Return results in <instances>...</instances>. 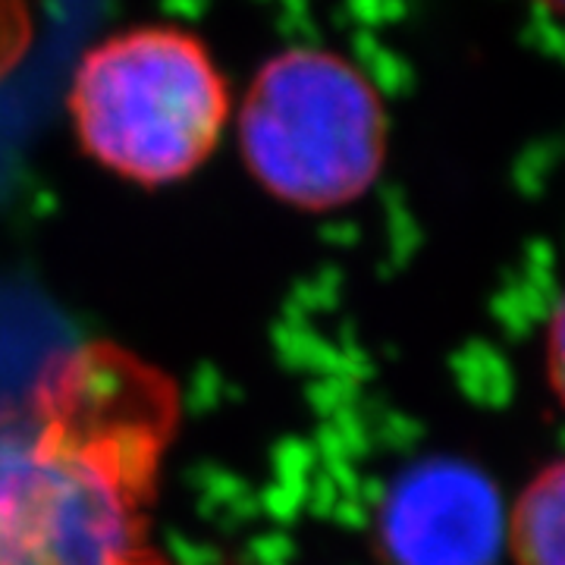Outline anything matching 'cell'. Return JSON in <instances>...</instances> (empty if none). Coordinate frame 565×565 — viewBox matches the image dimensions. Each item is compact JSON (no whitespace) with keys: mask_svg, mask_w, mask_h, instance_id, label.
<instances>
[{"mask_svg":"<svg viewBox=\"0 0 565 565\" xmlns=\"http://www.w3.org/2000/svg\"><path fill=\"white\" fill-rule=\"evenodd\" d=\"M381 537L393 565H497L505 509L478 468L427 459L390 487Z\"/></svg>","mask_w":565,"mask_h":565,"instance_id":"cell-4","label":"cell"},{"mask_svg":"<svg viewBox=\"0 0 565 565\" xmlns=\"http://www.w3.org/2000/svg\"><path fill=\"white\" fill-rule=\"evenodd\" d=\"M534 3H541L544 10H550V13H556V17L565 20V0H534Z\"/></svg>","mask_w":565,"mask_h":565,"instance_id":"cell-7","label":"cell"},{"mask_svg":"<svg viewBox=\"0 0 565 565\" xmlns=\"http://www.w3.org/2000/svg\"><path fill=\"white\" fill-rule=\"evenodd\" d=\"M70 114L95 161L141 185H163L211 158L230 120V92L195 35L139 25L82 57Z\"/></svg>","mask_w":565,"mask_h":565,"instance_id":"cell-2","label":"cell"},{"mask_svg":"<svg viewBox=\"0 0 565 565\" xmlns=\"http://www.w3.org/2000/svg\"><path fill=\"white\" fill-rule=\"evenodd\" d=\"M384 102L327 47H289L258 70L239 110L245 167L280 202L337 211L359 202L386 161Z\"/></svg>","mask_w":565,"mask_h":565,"instance_id":"cell-3","label":"cell"},{"mask_svg":"<svg viewBox=\"0 0 565 565\" xmlns=\"http://www.w3.org/2000/svg\"><path fill=\"white\" fill-rule=\"evenodd\" d=\"M505 553L515 565H565V459L544 465L505 512Z\"/></svg>","mask_w":565,"mask_h":565,"instance_id":"cell-5","label":"cell"},{"mask_svg":"<svg viewBox=\"0 0 565 565\" xmlns=\"http://www.w3.org/2000/svg\"><path fill=\"white\" fill-rule=\"evenodd\" d=\"M544 371L546 384L553 390V396L559 399L565 408V296L563 302L556 305L550 327L544 337Z\"/></svg>","mask_w":565,"mask_h":565,"instance_id":"cell-6","label":"cell"},{"mask_svg":"<svg viewBox=\"0 0 565 565\" xmlns=\"http://www.w3.org/2000/svg\"><path fill=\"white\" fill-rule=\"evenodd\" d=\"M180 390L114 343L54 355L0 408V565H177L151 512Z\"/></svg>","mask_w":565,"mask_h":565,"instance_id":"cell-1","label":"cell"}]
</instances>
